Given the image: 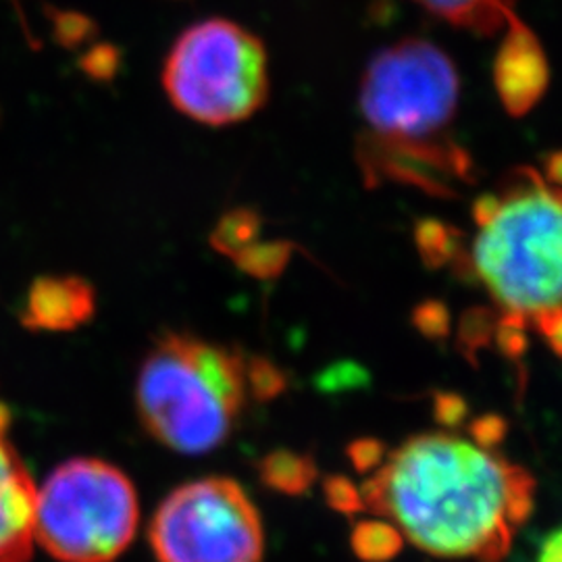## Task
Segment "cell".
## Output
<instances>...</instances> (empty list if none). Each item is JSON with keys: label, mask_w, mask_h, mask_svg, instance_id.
I'll return each mask as SVG.
<instances>
[{"label": "cell", "mask_w": 562, "mask_h": 562, "mask_svg": "<svg viewBox=\"0 0 562 562\" xmlns=\"http://www.w3.org/2000/svg\"><path fill=\"white\" fill-rule=\"evenodd\" d=\"M362 483L364 508L443 559L501 562L533 513L527 469L446 434L415 436Z\"/></svg>", "instance_id": "6da1fadb"}, {"label": "cell", "mask_w": 562, "mask_h": 562, "mask_svg": "<svg viewBox=\"0 0 562 562\" xmlns=\"http://www.w3.org/2000/svg\"><path fill=\"white\" fill-rule=\"evenodd\" d=\"M461 81L454 63L431 42L408 38L369 63L361 83L367 134L359 165L367 186L396 181L434 196H454L473 181V162L450 138Z\"/></svg>", "instance_id": "7a4b0ae2"}, {"label": "cell", "mask_w": 562, "mask_h": 562, "mask_svg": "<svg viewBox=\"0 0 562 562\" xmlns=\"http://www.w3.org/2000/svg\"><path fill=\"white\" fill-rule=\"evenodd\" d=\"M473 269L498 304L527 317L562 304L561 186L519 167L473 202Z\"/></svg>", "instance_id": "3957f363"}, {"label": "cell", "mask_w": 562, "mask_h": 562, "mask_svg": "<svg viewBox=\"0 0 562 562\" xmlns=\"http://www.w3.org/2000/svg\"><path fill=\"white\" fill-rule=\"evenodd\" d=\"M250 392L240 352L188 334H165L142 362L136 402L142 425L183 454L220 448Z\"/></svg>", "instance_id": "277c9868"}, {"label": "cell", "mask_w": 562, "mask_h": 562, "mask_svg": "<svg viewBox=\"0 0 562 562\" xmlns=\"http://www.w3.org/2000/svg\"><path fill=\"white\" fill-rule=\"evenodd\" d=\"M162 88L176 111L204 125H232L259 113L269 97L262 42L227 20L188 27L162 69Z\"/></svg>", "instance_id": "5b68a950"}, {"label": "cell", "mask_w": 562, "mask_h": 562, "mask_svg": "<svg viewBox=\"0 0 562 562\" xmlns=\"http://www.w3.org/2000/svg\"><path fill=\"white\" fill-rule=\"evenodd\" d=\"M138 496L117 467L63 462L36 494L34 540L63 562H111L138 529Z\"/></svg>", "instance_id": "8992f818"}, {"label": "cell", "mask_w": 562, "mask_h": 562, "mask_svg": "<svg viewBox=\"0 0 562 562\" xmlns=\"http://www.w3.org/2000/svg\"><path fill=\"white\" fill-rule=\"evenodd\" d=\"M150 546L159 562H261V517L238 483L206 477L162 501Z\"/></svg>", "instance_id": "52a82bcc"}, {"label": "cell", "mask_w": 562, "mask_h": 562, "mask_svg": "<svg viewBox=\"0 0 562 562\" xmlns=\"http://www.w3.org/2000/svg\"><path fill=\"white\" fill-rule=\"evenodd\" d=\"M9 423L0 402V562H25L34 542L36 487L11 443Z\"/></svg>", "instance_id": "ba28073f"}, {"label": "cell", "mask_w": 562, "mask_h": 562, "mask_svg": "<svg viewBox=\"0 0 562 562\" xmlns=\"http://www.w3.org/2000/svg\"><path fill=\"white\" fill-rule=\"evenodd\" d=\"M548 60L536 34L517 15L506 23V34L494 59V83L504 109L522 117L548 88Z\"/></svg>", "instance_id": "9c48e42d"}, {"label": "cell", "mask_w": 562, "mask_h": 562, "mask_svg": "<svg viewBox=\"0 0 562 562\" xmlns=\"http://www.w3.org/2000/svg\"><path fill=\"white\" fill-rule=\"evenodd\" d=\"M92 288L76 278H48L30 290L23 322L34 329H71L92 315Z\"/></svg>", "instance_id": "30bf717a"}, {"label": "cell", "mask_w": 562, "mask_h": 562, "mask_svg": "<svg viewBox=\"0 0 562 562\" xmlns=\"http://www.w3.org/2000/svg\"><path fill=\"white\" fill-rule=\"evenodd\" d=\"M431 15L457 27L490 36L515 18L517 0H415Z\"/></svg>", "instance_id": "8fae6325"}, {"label": "cell", "mask_w": 562, "mask_h": 562, "mask_svg": "<svg viewBox=\"0 0 562 562\" xmlns=\"http://www.w3.org/2000/svg\"><path fill=\"white\" fill-rule=\"evenodd\" d=\"M261 477L271 490L288 496H301L317 480V464L308 454L276 450L261 462Z\"/></svg>", "instance_id": "7c38bea8"}, {"label": "cell", "mask_w": 562, "mask_h": 562, "mask_svg": "<svg viewBox=\"0 0 562 562\" xmlns=\"http://www.w3.org/2000/svg\"><path fill=\"white\" fill-rule=\"evenodd\" d=\"M402 543L401 531L385 521H361L350 536L352 552L362 562L392 561L401 554Z\"/></svg>", "instance_id": "4fadbf2b"}, {"label": "cell", "mask_w": 562, "mask_h": 562, "mask_svg": "<svg viewBox=\"0 0 562 562\" xmlns=\"http://www.w3.org/2000/svg\"><path fill=\"white\" fill-rule=\"evenodd\" d=\"M415 244L429 269H440L461 255V232L436 220H423L415 227Z\"/></svg>", "instance_id": "5bb4252c"}, {"label": "cell", "mask_w": 562, "mask_h": 562, "mask_svg": "<svg viewBox=\"0 0 562 562\" xmlns=\"http://www.w3.org/2000/svg\"><path fill=\"white\" fill-rule=\"evenodd\" d=\"M498 317L487 306H475L462 313L459 322V348L464 359L477 364V355L492 346Z\"/></svg>", "instance_id": "9a60e30c"}, {"label": "cell", "mask_w": 562, "mask_h": 562, "mask_svg": "<svg viewBox=\"0 0 562 562\" xmlns=\"http://www.w3.org/2000/svg\"><path fill=\"white\" fill-rule=\"evenodd\" d=\"M527 323H529V317L517 313V311H506L503 317L496 322L494 344L504 359L519 362L525 357L527 346H529Z\"/></svg>", "instance_id": "2e32d148"}, {"label": "cell", "mask_w": 562, "mask_h": 562, "mask_svg": "<svg viewBox=\"0 0 562 562\" xmlns=\"http://www.w3.org/2000/svg\"><path fill=\"white\" fill-rule=\"evenodd\" d=\"M290 250H292L290 244H283V241L261 244V246L244 248L238 252V259L246 271L259 278H273L285 267V262L290 259Z\"/></svg>", "instance_id": "e0dca14e"}, {"label": "cell", "mask_w": 562, "mask_h": 562, "mask_svg": "<svg viewBox=\"0 0 562 562\" xmlns=\"http://www.w3.org/2000/svg\"><path fill=\"white\" fill-rule=\"evenodd\" d=\"M411 322L427 340H443L450 334V311L442 301H423L413 308Z\"/></svg>", "instance_id": "ac0fdd59"}, {"label": "cell", "mask_w": 562, "mask_h": 562, "mask_svg": "<svg viewBox=\"0 0 562 562\" xmlns=\"http://www.w3.org/2000/svg\"><path fill=\"white\" fill-rule=\"evenodd\" d=\"M323 494L325 503L346 517H355L364 510L361 490L344 475H329L323 482Z\"/></svg>", "instance_id": "d6986e66"}, {"label": "cell", "mask_w": 562, "mask_h": 562, "mask_svg": "<svg viewBox=\"0 0 562 562\" xmlns=\"http://www.w3.org/2000/svg\"><path fill=\"white\" fill-rule=\"evenodd\" d=\"M248 382H250V394L257 401H271L283 392L285 375L267 359H250L248 361Z\"/></svg>", "instance_id": "ffe728a7"}, {"label": "cell", "mask_w": 562, "mask_h": 562, "mask_svg": "<svg viewBox=\"0 0 562 562\" xmlns=\"http://www.w3.org/2000/svg\"><path fill=\"white\" fill-rule=\"evenodd\" d=\"M469 434L477 448L496 450L506 440L508 422L504 419L503 415L487 413V415L475 417L473 422L469 423Z\"/></svg>", "instance_id": "44dd1931"}, {"label": "cell", "mask_w": 562, "mask_h": 562, "mask_svg": "<svg viewBox=\"0 0 562 562\" xmlns=\"http://www.w3.org/2000/svg\"><path fill=\"white\" fill-rule=\"evenodd\" d=\"M385 443L382 440H375V438H361V440H355L346 448V454L352 462L355 471L359 473H371V471H378L382 467L383 459H385Z\"/></svg>", "instance_id": "7402d4cb"}, {"label": "cell", "mask_w": 562, "mask_h": 562, "mask_svg": "<svg viewBox=\"0 0 562 562\" xmlns=\"http://www.w3.org/2000/svg\"><path fill=\"white\" fill-rule=\"evenodd\" d=\"M529 323L542 336L550 350L562 359V304L548 306L533 315H529Z\"/></svg>", "instance_id": "603a6c76"}, {"label": "cell", "mask_w": 562, "mask_h": 562, "mask_svg": "<svg viewBox=\"0 0 562 562\" xmlns=\"http://www.w3.org/2000/svg\"><path fill=\"white\" fill-rule=\"evenodd\" d=\"M434 417L446 429H457L469 417V402L457 392H438L434 396Z\"/></svg>", "instance_id": "cb8c5ba5"}, {"label": "cell", "mask_w": 562, "mask_h": 562, "mask_svg": "<svg viewBox=\"0 0 562 562\" xmlns=\"http://www.w3.org/2000/svg\"><path fill=\"white\" fill-rule=\"evenodd\" d=\"M362 375L364 373H362L361 367H357V364H341V369L336 367V369L327 371V375H323V382L327 383L325 387L336 383V387L346 390V387H357L362 382Z\"/></svg>", "instance_id": "d4e9b609"}, {"label": "cell", "mask_w": 562, "mask_h": 562, "mask_svg": "<svg viewBox=\"0 0 562 562\" xmlns=\"http://www.w3.org/2000/svg\"><path fill=\"white\" fill-rule=\"evenodd\" d=\"M536 562H562V527L543 540Z\"/></svg>", "instance_id": "484cf974"}, {"label": "cell", "mask_w": 562, "mask_h": 562, "mask_svg": "<svg viewBox=\"0 0 562 562\" xmlns=\"http://www.w3.org/2000/svg\"><path fill=\"white\" fill-rule=\"evenodd\" d=\"M546 180L562 188V153L552 155L546 162Z\"/></svg>", "instance_id": "4316f807"}]
</instances>
